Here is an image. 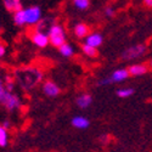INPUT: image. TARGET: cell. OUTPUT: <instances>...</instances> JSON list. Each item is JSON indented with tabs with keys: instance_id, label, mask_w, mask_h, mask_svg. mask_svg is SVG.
<instances>
[{
	"instance_id": "6",
	"label": "cell",
	"mask_w": 152,
	"mask_h": 152,
	"mask_svg": "<svg viewBox=\"0 0 152 152\" xmlns=\"http://www.w3.org/2000/svg\"><path fill=\"white\" fill-rule=\"evenodd\" d=\"M0 104H1L7 111L12 112V111H16V110L21 108L22 101H21V99H20V96L17 94L6 91L4 97L1 99V101H0Z\"/></svg>"
},
{
	"instance_id": "21",
	"label": "cell",
	"mask_w": 152,
	"mask_h": 152,
	"mask_svg": "<svg viewBox=\"0 0 152 152\" xmlns=\"http://www.w3.org/2000/svg\"><path fill=\"white\" fill-rule=\"evenodd\" d=\"M4 86H5L6 91H9V93H14V89H15V79H14V77H10V75L5 77Z\"/></svg>"
},
{
	"instance_id": "5",
	"label": "cell",
	"mask_w": 152,
	"mask_h": 152,
	"mask_svg": "<svg viewBox=\"0 0 152 152\" xmlns=\"http://www.w3.org/2000/svg\"><path fill=\"white\" fill-rule=\"evenodd\" d=\"M24 20H26V26H37L43 18L42 9L39 6H29L23 9Z\"/></svg>"
},
{
	"instance_id": "23",
	"label": "cell",
	"mask_w": 152,
	"mask_h": 152,
	"mask_svg": "<svg viewBox=\"0 0 152 152\" xmlns=\"http://www.w3.org/2000/svg\"><path fill=\"white\" fill-rule=\"evenodd\" d=\"M105 15H106V17H113L116 15V10L113 9L112 6H106L105 7Z\"/></svg>"
},
{
	"instance_id": "17",
	"label": "cell",
	"mask_w": 152,
	"mask_h": 152,
	"mask_svg": "<svg viewBox=\"0 0 152 152\" xmlns=\"http://www.w3.org/2000/svg\"><path fill=\"white\" fill-rule=\"evenodd\" d=\"M58 51H60V54H61L63 57H72L73 54H74V49H73V46H72L71 44L65 43L62 46L58 48Z\"/></svg>"
},
{
	"instance_id": "3",
	"label": "cell",
	"mask_w": 152,
	"mask_h": 152,
	"mask_svg": "<svg viewBox=\"0 0 152 152\" xmlns=\"http://www.w3.org/2000/svg\"><path fill=\"white\" fill-rule=\"evenodd\" d=\"M49 39L50 44H53L56 48L62 46L66 43V31L61 24H54L51 29L49 31Z\"/></svg>"
},
{
	"instance_id": "19",
	"label": "cell",
	"mask_w": 152,
	"mask_h": 152,
	"mask_svg": "<svg viewBox=\"0 0 152 152\" xmlns=\"http://www.w3.org/2000/svg\"><path fill=\"white\" fill-rule=\"evenodd\" d=\"M14 22H15L16 26H18V27L26 26V20H24V12H23V9L14 14Z\"/></svg>"
},
{
	"instance_id": "20",
	"label": "cell",
	"mask_w": 152,
	"mask_h": 152,
	"mask_svg": "<svg viewBox=\"0 0 152 152\" xmlns=\"http://www.w3.org/2000/svg\"><path fill=\"white\" fill-rule=\"evenodd\" d=\"M116 94L121 99H126V97H130L134 94V89H132V88H121V89L116 90Z\"/></svg>"
},
{
	"instance_id": "1",
	"label": "cell",
	"mask_w": 152,
	"mask_h": 152,
	"mask_svg": "<svg viewBox=\"0 0 152 152\" xmlns=\"http://www.w3.org/2000/svg\"><path fill=\"white\" fill-rule=\"evenodd\" d=\"M44 74L40 69L35 67H23L18 68L14 73V79L20 84L24 90H31L35 88L40 82H43Z\"/></svg>"
},
{
	"instance_id": "2",
	"label": "cell",
	"mask_w": 152,
	"mask_h": 152,
	"mask_svg": "<svg viewBox=\"0 0 152 152\" xmlns=\"http://www.w3.org/2000/svg\"><path fill=\"white\" fill-rule=\"evenodd\" d=\"M129 77H130V74H129L128 68H119V69H116L115 72H112V74L108 75V77H105L101 80H99L97 85L106 86V85H111V84L121 83V82H124L125 79H128Z\"/></svg>"
},
{
	"instance_id": "25",
	"label": "cell",
	"mask_w": 152,
	"mask_h": 152,
	"mask_svg": "<svg viewBox=\"0 0 152 152\" xmlns=\"http://www.w3.org/2000/svg\"><path fill=\"white\" fill-rule=\"evenodd\" d=\"M5 55H6V48H5L4 44L0 43V60H1Z\"/></svg>"
},
{
	"instance_id": "12",
	"label": "cell",
	"mask_w": 152,
	"mask_h": 152,
	"mask_svg": "<svg viewBox=\"0 0 152 152\" xmlns=\"http://www.w3.org/2000/svg\"><path fill=\"white\" fill-rule=\"evenodd\" d=\"M55 24V20L51 17H48V18H43L39 23L35 26L34 31L37 32H40V33H46L49 34V31L51 29V27Z\"/></svg>"
},
{
	"instance_id": "15",
	"label": "cell",
	"mask_w": 152,
	"mask_h": 152,
	"mask_svg": "<svg viewBox=\"0 0 152 152\" xmlns=\"http://www.w3.org/2000/svg\"><path fill=\"white\" fill-rule=\"evenodd\" d=\"M3 4L5 6V9L9 12H12V14H15V12L23 9L21 0H3Z\"/></svg>"
},
{
	"instance_id": "16",
	"label": "cell",
	"mask_w": 152,
	"mask_h": 152,
	"mask_svg": "<svg viewBox=\"0 0 152 152\" xmlns=\"http://www.w3.org/2000/svg\"><path fill=\"white\" fill-rule=\"evenodd\" d=\"M82 51L85 56L88 57H90V58H95L99 56V51H97V49L96 48H93L90 45H86V44H83L82 45Z\"/></svg>"
},
{
	"instance_id": "9",
	"label": "cell",
	"mask_w": 152,
	"mask_h": 152,
	"mask_svg": "<svg viewBox=\"0 0 152 152\" xmlns=\"http://www.w3.org/2000/svg\"><path fill=\"white\" fill-rule=\"evenodd\" d=\"M102 43H104V37H102V34H100L97 32L90 33L89 35L85 38V42H84V44L90 45V46L96 48V49L102 45Z\"/></svg>"
},
{
	"instance_id": "29",
	"label": "cell",
	"mask_w": 152,
	"mask_h": 152,
	"mask_svg": "<svg viewBox=\"0 0 152 152\" xmlns=\"http://www.w3.org/2000/svg\"><path fill=\"white\" fill-rule=\"evenodd\" d=\"M150 67H151V68H152V60H151V61H150Z\"/></svg>"
},
{
	"instance_id": "22",
	"label": "cell",
	"mask_w": 152,
	"mask_h": 152,
	"mask_svg": "<svg viewBox=\"0 0 152 152\" xmlns=\"http://www.w3.org/2000/svg\"><path fill=\"white\" fill-rule=\"evenodd\" d=\"M74 7L78 10H86L90 6V0H72Z\"/></svg>"
},
{
	"instance_id": "8",
	"label": "cell",
	"mask_w": 152,
	"mask_h": 152,
	"mask_svg": "<svg viewBox=\"0 0 152 152\" xmlns=\"http://www.w3.org/2000/svg\"><path fill=\"white\" fill-rule=\"evenodd\" d=\"M42 88H43V93L48 97H56L61 93V89L58 88V85L53 80H45Z\"/></svg>"
},
{
	"instance_id": "11",
	"label": "cell",
	"mask_w": 152,
	"mask_h": 152,
	"mask_svg": "<svg viewBox=\"0 0 152 152\" xmlns=\"http://www.w3.org/2000/svg\"><path fill=\"white\" fill-rule=\"evenodd\" d=\"M128 71L132 77H140V75H144L148 72V66L145 63H135V65L128 67Z\"/></svg>"
},
{
	"instance_id": "13",
	"label": "cell",
	"mask_w": 152,
	"mask_h": 152,
	"mask_svg": "<svg viewBox=\"0 0 152 152\" xmlns=\"http://www.w3.org/2000/svg\"><path fill=\"white\" fill-rule=\"evenodd\" d=\"M72 125L74 128L77 129H80V130H84V129H88L90 125V122L86 117L84 116H75L72 118Z\"/></svg>"
},
{
	"instance_id": "4",
	"label": "cell",
	"mask_w": 152,
	"mask_h": 152,
	"mask_svg": "<svg viewBox=\"0 0 152 152\" xmlns=\"http://www.w3.org/2000/svg\"><path fill=\"white\" fill-rule=\"evenodd\" d=\"M146 50H147V46L145 44H136V45H133V46H129L128 49H125L122 53L121 57L123 61H133V60H136L139 57L144 56Z\"/></svg>"
},
{
	"instance_id": "10",
	"label": "cell",
	"mask_w": 152,
	"mask_h": 152,
	"mask_svg": "<svg viewBox=\"0 0 152 152\" xmlns=\"http://www.w3.org/2000/svg\"><path fill=\"white\" fill-rule=\"evenodd\" d=\"M73 33L75 35V38H78V39H85V38L89 35L91 32H90V27L88 26L86 23H78L75 24L74 28H73Z\"/></svg>"
},
{
	"instance_id": "24",
	"label": "cell",
	"mask_w": 152,
	"mask_h": 152,
	"mask_svg": "<svg viewBox=\"0 0 152 152\" xmlns=\"http://www.w3.org/2000/svg\"><path fill=\"white\" fill-rule=\"evenodd\" d=\"M110 139H111V136L107 135V134H105V135H101L99 137V140H100V142H102V144H108L110 142Z\"/></svg>"
},
{
	"instance_id": "26",
	"label": "cell",
	"mask_w": 152,
	"mask_h": 152,
	"mask_svg": "<svg viewBox=\"0 0 152 152\" xmlns=\"http://www.w3.org/2000/svg\"><path fill=\"white\" fill-rule=\"evenodd\" d=\"M5 93H6V89L4 86V83H0V101H1V99L4 97Z\"/></svg>"
},
{
	"instance_id": "7",
	"label": "cell",
	"mask_w": 152,
	"mask_h": 152,
	"mask_svg": "<svg viewBox=\"0 0 152 152\" xmlns=\"http://www.w3.org/2000/svg\"><path fill=\"white\" fill-rule=\"evenodd\" d=\"M31 40L32 43L38 46V48H40V49H44L46 48L49 44H50V39H49V34L46 33H40V32H37L34 31L31 35Z\"/></svg>"
},
{
	"instance_id": "27",
	"label": "cell",
	"mask_w": 152,
	"mask_h": 152,
	"mask_svg": "<svg viewBox=\"0 0 152 152\" xmlns=\"http://www.w3.org/2000/svg\"><path fill=\"white\" fill-rule=\"evenodd\" d=\"M5 129H7V130H10V128H11V123H10V121L9 119H6V121H4L3 122V124H1Z\"/></svg>"
},
{
	"instance_id": "14",
	"label": "cell",
	"mask_w": 152,
	"mask_h": 152,
	"mask_svg": "<svg viewBox=\"0 0 152 152\" xmlns=\"http://www.w3.org/2000/svg\"><path fill=\"white\" fill-rule=\"evenodd\" d=\"M91 102H93V96L90 94H82L75 99V105L82 110L88 108L91 105Z\"/></svg>"
},
{
	"instance_id": "30",
	"label": "cell",
	"mask_w": 152,
	"mask_h": 152,
	"mask_svg": "<svg viewBox=\"0 0 152 152\" xmlns=\"http://www.w3.org/2000/svg\"><path fill=\"white\" fill-rule=\"evenodd\" d=\"M0 33H1V28H0Z\"/></svg>"
},
{
	"instance_id": "28",
	"label": "cell",
	"mask_w": 152,
	"mask_h": 152,
	"mask_svg": "<svg viewBox=\"0 0 152 152\" xmlns=\"http://www.w3.org/2000/svg\"><path fill=\"white\" fill-rule=\"evenodd\" d=\"M144 5L147 9H152V0H144Z\"/></svg>"
},
{
	"instance_id": "18",
	"label": "cell",
	"mask_w": 152,
	"mask_h": 152,
	"mask_svg": "<svg viewBox=\"0 0 152 152\" xmlns=\"http://www.w3.org/2000/svg\"><path fill=\"white\" fill-rule=\"evenodd\" d=\"M9 144V130L0 124V147H6Z\"/></svg>"
}]
</instances>
